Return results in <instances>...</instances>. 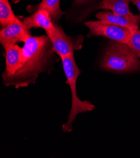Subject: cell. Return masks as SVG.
<instances>
[{
    "label": "cell",
    "instance_id": "obj_5",
    "mask_svg": "<svg viewBox=\"0 0 140 158\" xmlns=\"http://www.w3.org/2000/svg\"><path fill=\"white\" fill-rule=\"evenodd\" d=\"M46 35L51 40L55 54L60 58L74 53V51L80 50L82 47L84 37L82 35L76 38L68 36L62 28L57 25L55 30Z\"/></svg>",
    "mask_w": 140,
    "mask_h": 158
},
{
    "label": "cell",
    "instance_id": "obj_9",
    "mask_svg": "<svg viewBox=\"0 0 140 158\" xmlns=\"http://www.w3.org/2000/svg\"><path fill=\"white\" fill-rule=\"evenodd\" d=\"M22 56V48L17 44H14L5 50L6 67L3 74V77L12 75L18 69Z\"/></svg>",
    "mask_w": 140,
    "mask_h": 158
},
{
    "label": "cell",
    "instance_id": "obj_6",
    "mask_svg": "<svg viewBox=\"0 0 140 158\" xmlns=\"http://www.w3.org/2000/svg\"><path fill=\"white\" fill-rule=\"evenodd\" d=\"M31 35L29 30L23 25L22 20L13 23L3 28L0 31V43L6 50L17 42H25Z\"/></svg>",
    "mask_w": 140,
    "mask_h": 158
},
{
    "label": "cell",
    "instance_id": "obj_17",
    "mask_svg": "<svg viewBox=\"0 0 140 158\" xmlns=\"http://www.w3.org/2000/svg\"><path fill=\"white\" fill-rule=\"evenodd\" d=\"M130 1H131V0H130Z\"/></svg>",
    "mask_w": 140,
    "mask_h": 158
},
{
    "label": "cell",
    "instance_id": "obj_14",
    "mask_svg": "<svg viewBox=\"0 0 140 158\" xmlns=\"http://www.w3.org/2000/svg\"><path fill=\"white\" fill-rule=\"evenodd\" d=\"M131 2L136 6L140 12V0H131Z\"/></svg>",
    "mask_w": 140,
    "mask_h": 158
},
{
    "label": "cell",
    "instance_id": "obj_13",
    "mask_svg": "<svg viewBox=\"0 0 140 158\" xmlns=\"http://www.w3.org/2000/svg\"><path fill=\"white\" fill-rule=\"evenodd\" d=\"M128 45L139 57H140V30L139 29L133 31L131 36L128 43Z\"/></svg>",
    "mask_w": 140,
    "mask_h": 158
},
{
    "label": "cell",
    "instance_id": "obj_10",
    "mask_svg": "<svg viewBox=\"0 0 140 158\" xmlns=\"http://www.w3.org/2000/svg\"><path fill=\"white\" fill-rule=\"evenodd\" d=\"M130 0H102L96 7L98 10H108L118 15H131L130 8Z\"/></svg>",
    "mask_w": 140,
    "mask_h": 158
},
{
    "label": "cell",
    "instance_id": "obj_7",
    "mask_svg": "<svg viewBox=\"0 0 140 158\" xmlns=\"http://www.w3.org/2000/svg\"><path fill=\"white\" fill-rule=\"evenodd\" d=\"M96 17L98 20L126 28L132 31L138 30L140 24V15H122L104 10L96 13Z\"/></svg>",
    "mask_w": 140,
    "mask_h": 158
},
{
    "label": "cell",
    "instance_id": "obj_2",
    "mask_svg": "<svg viewBox=\"0 0 140 158\" xmlns=\"http://www.w3.org/2000/svg\"><path fill=\"white\" fill-rule=\"evenodd\" d=\"M139 59L128 44L112 40L105 49L101 68L113 73H134L140 69Z\"/></svg>",
    "mask_w": 140,
    "mask_h": 158
},
{
    "label": "cell",
    "instance_id": "obj_1",
    "mask_svg": "<svg viewBox=\"0 0 140 158\" xmlns=\"http://www.w3.org/2000/svg\"><path fill=\"white\" fill-rule=\"evenodd\" d=\"M55 53L47 35L31 36L22 47L18 69L12 75L3 77L4 85L20 88L35 84L39 74L49 69Z\"/></svg>",
    "mask_w": 140,
    "mask_h": 158
},
{
    "label": "cell",
    "instance_id": "obj_12",
    "mask_svg": "<svg viewBox=\"0 0 140 158\" xmlns=\"http://www.w3.org/2000/svg\"><path fill=\"white\" fill-rule=\"evenodd\" d=\"M37 8L47 11L53 21H58L64 15L60 8V0H42Z\"/></svg>",
    "mask_w": 140,
    "mask_h": 158
},
{
    "label": "cell",
    "instance_id": "obj_16",
    "mask_svg": "<svg viewBox=\"0 0 140 158\" xmlns=\"http://www.w3.org/2000/svg\"><path fill=\"white\" fill-rule=\"evenodd\" d=\"M139 58H140V57H139Z\"/></svg>",
    "mask_w": 140,
    "mask_h": 158
},
{
    "label": "cell",
    "instance_id": "obj_3",
    "mask_svg": "<svg viewBox=\"0 0 140 158\" xmlns=\"http://www.w3.org/2000/svg\"><path fill=\"white\" fill-rule=\"evenodd\" d=\"M60 59L67 78L66 83L69 85L72 93L71 108L68 119L63 125L62 129L64 132H70L72 131V124L75 120L76 116L82 113L92 111L95 109L96 106L89 101L81 100L77 95L76 83L77 78L81 74V70L76 64L74 53Z\"/></svg>",
    "mask_w": 140,
    "mask_h": 158
},
{
    "label": "cell",
    "instance_id": "obj_8",
    "mask_svg": "<svg viewBox=\"0 0 140 158\" xmlns=\"http://www.w3.org/2000/svg\"><path fill=\"white\" fill-rule=\"evenodd\" d=\"M22 22L28 30L33 28H40L45 30L46 34L53 31L56 25L49 13L44 9H38L33 15L23 18Z\"/></svg>",
    "mask_w": 140,
    "mask_h": 158
},
{
    "label": "cell",
    "instance_id": "obj_15",
    "mask_svg": "<svg viewBox=\"0 0 140 158\" xmlns=\"http://www.w3.org/2000/svg\"><path fill=\"white\" fill-rule=\"evenodd\" d=\"M92 1V0H74V2L75 3L77 4H84V3H87V2H89Z\"/></svg>",
    "mask_w": 140,
    "mask_h": 158
},
{
    "label": "cell",
    "instance_id": "obj_4",
    "mask_svg": "<svg viewBox=\"0 0 140 158\" xmlns=\"http://www.w3.org/2000/svg\"><path fill=\"white\" fill-rule=\"evenodd\" d=\"M89 29L88 36H102L113 41L128 44L133 31L126 28L118 26L100 20L84 23Z\"/></svg>",
    "mask_w": 140,
    "mask_h": 158
},
{
    "label": "cell",
    "instance_id": "obj_11",
    "mask_svg": "<svg viewBox=\"0 0 140 158\" xmlns=\"http://www.w3.org/2000/svg\"><path fill=\"white\" fill-rule=\"evenodd\" d=\"M19 18L13 13L8 0H0V25L4 28L19 21Z\"/></svg>",
    "mask_w": 140,
    "mask_h": 158
}]
</instances>
